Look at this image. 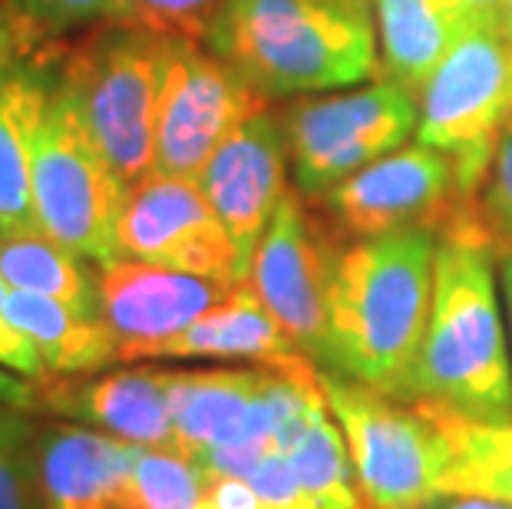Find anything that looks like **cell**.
I'll use <instances>...</instances> for the list:
<instances>
[{
  "instance_id": "cell-13",
  "label": "cell",
  "mask_w": 512,
  "mask_h": 509,
  "mask_svg": "<svg viewBox=\"0 0 512 509\" xmlns=\"http://www.w3.org/2000/svg\"><path fill=\"white\" fill-rule=\"evenodd\" d=\"M235 285L176 272L139 258L100 268V318L116 341L119 364L149 361L162 341L176 338L205 311L232 295Z\"/></svg>"
},
{
  "instance_id": "cell-16",
  "label": "cell",
  "mask_w": 512,
  "mask_h": 509,
  "mask_svg": "<svg viewBox=\"0 0 512 509\" xmlns=\"http://www.w3.org/2000/svg\"><path fill=\"white\" fill-rule=\"evenodd\" d=\"M136 447L139 443L76 424L37 427L43 509H126Z\"/></svg>"
},
{
  "instance_id": "cell-29",
  "label": "cell",
  "mask_w": 512,
  "mask_h": 509,
  "mask_svg": "<svg viewBox=\"0 0 512 509\" xmlns=\"http://www.w3.org/2000/svg\"><path fill=\"white\" fill-rule=\"evenodd\" d=\"M440 493L489 496V500L512 503V460L503 463H456L446 470Z\"/></svg>"
},
{
  "instance_id": "cell-20",
  "label": "cell",
  "mask_w": 512,
  "mask_h": 509,
  "mask_svg": "<svg viewBox=\"0 0 512 509\" xmlns=\"http://www.w3.org/2000/svg\"><path fill=\"white\" fill-rule=\"evenodd\" d=\"M7 314L43 357L47 377L100 374L119 364L116 341L103 318L83 314L57 298L34 291H7Z\"/></svg>"
},
{
  "instance_id": "cell-35",
  "label": "cell",
  "mask_w": 512,
  "mask_h": 509,
  "mask_svg": "<svg viewBox=\"0 0 512 509\" xmlns=\"http://www.w3.org/2000/svg\"><path fill=\"white\" fill-rule=\"evenodd\" d=\"M509 4V37H512V0H506Z\"/></svg>"
},
{
  "instance_id": "cell-19",
  "label": "cell",
  "mask_w": 512,
  "mask_h": 509,
  "mask_svg": "<svg viewBox=\"0 0 512 509\" xmlns=\"http://www.w3.org/2000/svg\"><path fill=\"white\" fill-rule=\"evenodd\" d=\"M377 24L380 73L417 93L437 73L470 24L443 0H370Z\"/></svg>"
},
{
  "instance_id": "cell-18",
  "label": "cell",
  "mask_w": 512,
  "mask_h": 509,
  "mask_svg": "<svg viewBox=\"0 0 512 509\" xmlns=\"http://www.w3.org/2000/svg\"><path fill=\"white\" fill-rule=\"evenodd\" d=\"M60 80L50 50L24 60L0 80V235L34 232V149L47 103Z\"/></svg>"
},
{
  "instance_id": "cell-32",
  "label": "cell",
  "mask_w": 512,
  "mask_h": 509,
  "mask_svg": "<svg viewBox=\"0 0 512 509\" xmlns=\"http://www.w3.org/2000/svg\"><path fill=\"white\" fill-rule=\"evenodd\" d=\"M456 10L470 30H509V4L506 0H443Z\"/></svg>"
},
{
  "instance_id": "cell-11",
  "label": "cell",
  "mask_w": 512,
  "mask_h": 509,
  "mask_svg": "<svg viewBox=\"0 0 512 509\" xmlns=\"http://www.w3.org/2000/svg\"><path fill=\"white\" fill-rule=\"evenodd\" d=\"M347 235L370 238L400 229L443 232L466 202L453 159L433 146L403 143L384 159L347 176L321 199Z\"/></svg>"
},
{
  "instance_id": "cell-23",
  "label": "cell",
  "mask_w": 512,
  "mask_h": 509,
  "mask_svg": "<svg viewBox=\"0 0 512 509\" xmlns=\"http://www.w3.org/2000/svg\"><path fill=\"white\" fill-rule=\"evenodd\" d=\"M209 476L179 450L136 447L126 509H202Z\"/></svg>"
},
{
  "instance_id": "cell-8",
  "label": "cell",
  "mask_w": 512,
  "mask_h": 509,
  "mask_svg": "<svg viewBox=\"0 0 512 509\" xmlns=\"http://www.w3.org/2000/svg\"><path fill=\"white\" fill-rule=\"evenodd\" d=\"M509 123L512 37L509 30H470L420 90L413 136L453 159L463 199L476 202Z\"/></svg>"
},
{
  "instance_id": "cell-27",
  "label": "cell",
  "mask_w": 512,
  "mask_h": 509,
  "mask_svg": "<svg viewBox=\"0 0 512 509\" xmlns=\"http://www.w3.org/2000/svg\"><path fill=\"white\" fill-rule=\"evenodd\" d=\"M225 0H129L133 24H143L166 37L202 40Z\"/></svg>"
},
{
  "instance_id": "cell-26",
  "label": "cell",
  "mask_w": 512,
  "mask_h": 509,
  "mask_svg": "<svg viewBox=\"0 0 512 509\" xmlns=\"http://www.w3.org/2000/svg\"><path fill=\"white\" fill-rule=\"evenodd\" d=\"M427 414L437 420L456 463H503L512 460V424H476L433 404H420Z\"/></svg>"
},
{
  "instance_id": "cell-10",
  "label": "cell",
  "mask_w": 512,
  "mask_h": 509,
  "mask_svg": "<svg viewBox=\"0 0 512 509\" xmlns=\"http://www.w3.org/2000/svg\"><path fill=\"white\" fill-rule=\"evenodd\" d=\"M123 258H139L222 285H245V265L232 235L189 176L149 172L129 189L119 219Z\"/></svg>"
},
{
  "instance_id": "cell-3",
  "label": "cell",
  "mask_w": 512,
  "mask_h": 509,
  "mask_svg": "<svg viewBox=\"0 0 512 509\" xmlns=\"http://www.w3.org/2000/svg\"><path fill=\"white\" fill-rule=\"evenodd\" d=\"M202 43L268 103L384 77L370 0H225Z\"/></svg>"
},
{
  "instance_id": "cell-17",
  "label": "cell",
  "mask_w": 512,
  "mask_h": 509,
  "mask_svg": "<svg viewBox=\"0 0 512 509\" xmlns=\"http://www.w3.org/2000/svg\"><path fill=\"white\" fill-rule=\"evenodd\" d=\"M149 361H245L288 374L314 367L311 357L294 348L248 285H235L232 295L205 311L199 321L176 338L162 341Z\"/></svg>"
},
{
  "instance_id": "cell-4",
  "label": "cell",
  "mask_w": 512,
  "mask_h": 509,
  "mask_svg": "<svg viewBox=\"0 0 512 509\" xmlns=\"http://www.w3.org/2000/svg\"><path fill=\"white\" fill-rule=\"evenodd\" d=\"M169 37L143 24L93 27L60 57L96 146L129 189L156 172V119Z\"/></svg>"
},
{
  "instance_id": "cell-33",
  "label": "cell",
  "mask_w": 512,
  "mask_h": 509,
  "mask_svg": "<svg viewBox=\"0 0 512 509\" xmlns=\"http://www.w3.org/2000/svg\"><path fill=\"white\" fill-rule=\"evenodd\" d=\"M417 509H512V503L489 500V496H463V493H440Z\"/></svg>"
},
{
  "instance_id": "cell-6",
  "label": "cell",
  "mask_w": 512,
  "mask_h": 509,
  "mask_svg": "<svg viewBox=\"0 0 512 509\" xmlns=\"http://www.w3.org/2000/svg\"><path fill=\"white\" fill-rule=\"evenodd\" d=\"M318 381L344 433L364 509H417L440 496L453 453L427 410L328 367H318Z\"/></svg>"
},
{
  "instance_id": "cell-21",
  "label": "cell",
  "mask_w": 512,
  "mask_h": 509,
  "mask_svg": "<svg viewBox=\"0 0 512 509\" xmlns=\"http://www.w3.org/2000/svg\"><path fill=\"white\" fill-rule=\"evenodd\" d=\"M281 450L291 460L314 509H364L351 453H347L344 433L324 400V391L288 427Z\"/></svg>"
},
{
  "instance_id": "cell-24",
  "label": "cell",
  "mask_w": 512,
  "mask_h": 509,
  "mask_svg": "<svg viewBox=\"0 0 512 509\" xmlns=\"http://www.w3.org/2000/svg\"><path fill=\"white\" fill-rule=\"evenodd\" d=\"M0 509H43L37 427L17 407H0Z\"/></svg>"
},
{
  "instance_id": "cell-14",
  "label": "cell",
  "mask_w": 512,
  "mask_h": 509,
  "mask_svg": "<svg viewBox=\"0 0 512 509\" xmlns=\"http://www.w3.org/2000/svg\"><path fill=\"white\" fill-rule=\"evenodd\" d=\"M288 172L291 159L281 116L265 106L215 149V156L195 179L232 235L238 258L245 265V278L258 238L265 235L281 199L291 192Z\"/></svg>"
},
{
  "instance_id": "cell-7",
  "label": "cell",
  "mask_w": 512,
  "mask_h": 509,
  "mask_svg": "<svg viewBox=\"0 0 512 509\" xmlns=\"http://www.w3.org/2000/svg\"><path fill=\"white\" fill-rule=\"evenodd\" d=\"M294 189L324 199L347 176L384 159L417 133L420 96L377 77L351 90L294 96L278 113Z\"/></svg>"
},
{
  "instance_id": "cell-15",
  "label": "cell",
  "mask_w": 512,
  "mask_h": 509,
  "mask_svg": "<svg viewBox=\"0 0 512 509\" xmlns=\"http://www.w3.org/2000/svg\"><path fill=\"white\" fill-rule=\"evenodd\" d=\"M172 371L126 367L113 374L43 377L34 381V407L70 424L110 433L139 447L176 450L172 430Z\"/></svg>"
},
{
  "instance_id": "cell-30",
  "label": "cell",
  "mask_w": 512,
  "mask_h": 509,
  "mask_svg": "<svg viewBox=\"0 0 512 509\" xmlns=\"http://www.w3.org/2000/svg\"><path fill=\"white\" fill-rule=\"evenodd\" d=\"M7 291H10L7 281L0 278V367L27 377V381H43V377H47V367H43V357L37 354L34 344H30L27 334L10 321Z\"/></svg>"
},
{
  "instance_id": "cell-28",
  "label": "cell",
  "mask_w": 512,
  "mask_h": 509,
  "mask_svg": "<svg viewBox=\"0 0 512 509\" xmlns=\"http://www.w3.org/2000/svg\"><path fill=\"white\" fill-rule=\"evenodd\" d=\"M476 209L489 238H493L496 245H503V252L512 248V123L503 133V139H499L493 162H489Z\"/></svg>"
},
{
  "instance_id": "cell-2",
  "label": "cell",
  "mask_w": 512,
  "mask_h": 509,
  "mask_svg": "<svg viewBox=\"0 0 512 509\" xmlns=\"http://www.w3.org/2000/svg\"><path fill=\"white\" fill-rule=\"evenodd\" d=\"M437 248L440 235L433 229L354 238L337 248L318 367L410 400V377L433 308Z\"/></svg>"
},
{
  "instance_id": "cell-31",
  "label": "cell",
  "mask_w": 512,
  "mask_h": 509,
  "mask_svg": "<svg viewBox=\"0 0 512 509\" xmlns=\"http://www.w3.org/2000/svg\"><path fill=\"white\" fill-rule=\"evenodd\" d=\"M47 50H50V43H43L34 30L20 20L17 10L10 7V0H0V80L14 67H20L24 60H34Z\"/></svg>"
},
{
  "instance_id": "cell-5",
  "label": "cell",
  "mask_w": 512,
  "mask_h": 509,
  "mask_svg": "<svg viewBox=\"0 0 512 509\" xmlns=\"http://www.w3.org/2000/svg\"><path fill=\"white\" fill-rule=\"evenodd\" d=\"M30 199H34L37 229L53 242L96 268L123 258L119 219L129 186L106 162L73 93L60 80L37 133Z\"/></svg>"
},
{
  "instance_id": "cell-22",
  "label": "cell",
  "mask_w": 512,
  "mask_h": 509,
  "mask_svg": "<svg viewBox=\"0 0 512 509\" xmlns=\"http://www.w3.org/2000/svg\"><path fill=\"white\" fill-rule=\"evenodd\" d=\"M0 278L14 291L57 298L83 314L100 318V268L90 272L80 258L40 229L0 235Z\"/></svg>"
},
{
  "instance_id": "cell-1",
  "label": "cell",
  "mask_w": 512,
  "mask_h": 509,
  "mask_svg": "<svg viewBox=\"0 0 512 509\" xmlns=\"http://www.w3.org/2000/svg\"><path fill=\"white\" fill-rule=\"evenodd\" d=\"M493 248L479 209L440 232L433 308L410 377V404L476 424H512V361Z\"/></svg>"
},
{
  "instance_id": "cell-12",
  "label": "cell",
  "mask_w": 512,
  "mask_h": 509,
  "mask_svg": "<svg viewBox=\"0 0 512 509\" xmlns=\"http://www.w3.org/2000/svg\"><path fill=\"white\" fill-rule=\"evenodd\" d=\"M337 248L321 235L318 222L291 189L258 238L245 285L281 324L291 344L321 364L328 331V288Z\"/></svg>"
},
{
  "instance_id": "cell-9",
  "label": "cell",
  "mask_w": 512,
  "mask_h": 509,
  "mask_svg": "<svg viewBox=\"0 0 512 509\" xmlns=\"http://www.w3.org/2000/svg\"><path fill=\"white\" fill-rule=\"evenodd\" d=\"M265 106L271 103L202 40L169 37L156 119V172L199 179L215 149Z\"/></svg>"
},
{
  "instance_id": "cell-25",
  "label": "cell",
  "mask_w": 512,
  "mask_h": 509,
  "mask_svg": "<svg viewBox=\"0 0 512 509\" xmlns=\"http://www.w3.org/2000/svg\"><path fill=\"white\" fill-rule=\"evenodd\" d=\"M20 20L34 34L50 43L73 34V30H93L103 24H133L129 0H10Z\"/></svg>"
},
{
  "instance_id": "cell-34",
  "label": "cell",
  "mask_w": 512,
  "mask_h": 509,
  "mask_svg": "<svg viewBox=\"0 0 512 509\" xmlns=\"http://www.w3.org/2000/svg\"><path fill=\"white\" fill-rule=\"evenodd\" d=\"M499 291H503V308H506V328L512 341V248H506L499 258Z\"/></svg>"
}]
</instances>
